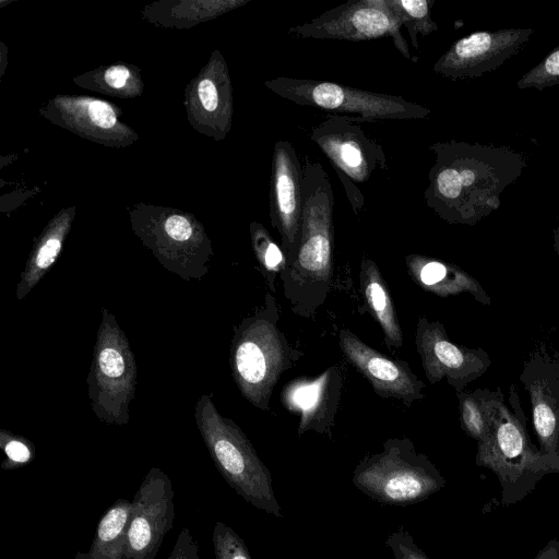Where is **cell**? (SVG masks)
Instances as JSON below:
<instances>
[{
	"mask_svg": "<svg viewBox=\"0 0 559 559\" xmlns=\"http://www.w3.org/2000/svg\"><path fill=\"white\" fill-rule=\"evenodd\" d=\"M385 545L391 550L393 559H430L403 527L390 534Z\"/></svg>",
	"mask_w": 559,
	"mask_h": 559,
	"instance_id": "cell-26",
	"label": "cell"
},
{
	"mask_svg": "<svg viewBox=\"0 0 559 559\" xmlns=\"http://www.w3.org/2000/svg\"><path fill=\"white\" fill-rule=\"evenodd\" d=\"M276 299L265 294L264 304L234 328L230 369L242 396L253 406L267 411L280 376L301 356L277 326Z\"/></svg>",
	"mask_w": 559,
	"mask_h": 559,
	"instance_id": "cell-3",
	"label": "cell"
},
{
	"mask_svg": "<svg viewBox=\"0 0 559 559\" xmlns=\"http://www.w3.org/2000/svg\"><path fill=\"white\" fill-rule=\"evenodd\" d=\"M251 237L257 260L271 290H274L276 276L286 269V255L262 225L257 223L251 225Z\"/></svg>",
	"mask_w": 559,
	"mask_h": 559,
	"instance_id": "cell-22",
	"label": "cell"
},
{
	"mask_svg": "<svg viewBox=\"0 0 559 559\" xmlns=\"http://www.w3.org/2000/svg\"><path fill=\"white\" fill-rule=\"evenodd\" d=\"M343 379L336 367L316 378H297L281 393L283 405L300 415L298 435L308 430L328 433L334 424Z\"/></svg>",
	"mask_w": 559,
	"mask_h": 559,
	"instance_id": "cell-16",
	"label": "cell"
},
{
	"mask_svg": "<svg viewBox=\"0 0 559 559\" xmlns=\"http://www.w3.org/2000/svg\"><path fill=\"white\" fill-rule=\"evenodd\" d=\"M264 85L277 96L301 106L319 108L352 121L417 120L431 110L401 96L369 92L338 83L278 76Z\"/></svg>",
	"mask_w": 559,
	"mask_h": 559,
	"instance_id": "cell-6",
	"label": "cell"
},
{
	"mask_svg": "<svg viewBox=\"0 0 559 559\" xmlns=\"http://www.w3.org/2000/svg\"><path fill=\"white\" fill-rule=\"evenodd\" d=\"M95 416L107 425H126L134 397L136 364L130 343L115 316L102 309L93 359L86 379Z\"/></svg>",
	"mask_w": 559,
	"mask_h": 559,
	"instance_id": "cell-7",
	"label": "cell"
},
{
	"mask_svg": "<svg viewBox=\"0 0 559 559\" xmlns=\"http://www.w3.org/2000/svg\"><path fill=\"white\" fill-rule=\"evenodd\" d=\"M429 150L435 163L424 201L450 224L475 225L497 210L500 193L525 167L523 155L509 147L450 140Z\"/></svg>",
	"mask_w": 559,
	"mask_h": 559,
	"instance_id": "cell-1",
	"label": "cell"
},
{
	"mask_svg": "<svg viewBox=\"0 0 559 559\" xmlns=\"http://www.w3.org/2000/svg\"><path fill=\"white\" fill-rule=\"evenodd\" d=\"M485 392L486 389L456 392L461 428L476 442L485 440L489 432L485 412Z\"/></svg>",
	"mask_w": 559,
	"mask_h": 559,
	"instance_id": "cell-21",
	"label": "cell"
},
{
	"mask_svg": "<svg viewBox=\"0 0 559 559\" xmlns=\"http://www.w3.org/2000/svg\"><path fill=\"white\" fill-rule=\"evenodd\" d=\"M405 263L413 281L429 293L440 297L466 293L483 305L491 304L481 284L455 264L421 254L405 257Z\"/></svg>",
	"mask_w": 559,
	"mask_h": 559,
	"instance_id": "cell-17",
	"label": "cell"
},
{
	"mask_svg": "<svg viewBox=\"0 0 559 559\" xmlns=\"http://www.w3.org/2000/svg\"><path fill=\"white\" fill-rule=\"evenodd\" d=\"M166 235L176 242H186L192 237V225L183 216L174 215L165 222Z\"/></svg>",
	"mask_w": 559,
	"mask_h": 559,
	"instance_id": "cell-28",
	"label": "cell"
},
{
	"mask_svg": "<svg viewBox=\"0 0 559 559\" xmlns=\"http://www.w3.org/2000/svg\"><path fill=\"white\" fill-rule=\"evenodd\" d=\"M485 412L489 432L477 442V466L493 472L501 486V503L511 506L528 496L548 475L549 459L530 438L526 417L514 385L504 394L486 388Z\"/></svg>",
	"mask_w": 559,
	"mask_h": 559,
	"instance_id": "cell-2",
	"label": "cell"
},
{
	"mask_svg": "<svg viewBox=\"0 0 559 559\" xmlns=\"http://www.w3.org/2000/svg\"><path fill=\"white\" fill-rule=\"evenodd\" d=\"M194 418L210 456L225 481L257 509L282 518L271 473L242 430L231 419L223 417L206 394L199 397Z\"/></svg>",
	"mask_w": 559,
	"mask_h": 559,
	"instance_id": "cell-4",
	"label": "cell"
},
{
	"mask_svg": "<svg viewBox=\"0 0 559 559\" xmlns=\"http://www.w3.org/2000/svg\"><path fill=\"white\" fill-rule=\"evenodd\" d=\"M0 443L7 456L1 463L2 469H15L32 461L33 449L28 440L2 430L0 433Z\"/></svg>",
	"mask_w": 559,
	"mask_h": 559,
	"instance_id": "cell-25",
	"label": "cell"
},
{
	"mask_svg": "<svg viewBox=\"0 0 559 559\" xmlns=\"http://www.w3.org/2000/svg\"><path fill=\"white\" fill-rule=\"evenodd\" d=\"M390 5L396 12L402 26H405L412 45L417 49V36H427L438 29L432 20L430 8L435 0H389Z\"/></svg>",
	"mask_w": 559,
	"mask_h": 559,
	"instance_id": "cell-20",
	"label": "cell"
},
{
	"mask_svg": "<svg viewBox=\"0 0 559 559\" xmlns=\"http://www.w3.org/2000/svg\"><path fill=\"white\" fill-rule=\"evenodd\" d=\"M131 502L117 499L102 516L90 549L74 559H126Z\"/></svg>",
	"mask_w": 559,
	"mask_h": 559,
	"instance_id": "cell-18",
	"label": "cell"
},
{
	"mask_svg": "<svg viewBox=\"0 0 559 559\" xmlns=\"http://www.w3.org/2000/svg\"><path fill=\"white\" fill-rule=\"evenodd\" d=\"M352 480L371 499L392 506L423 501L445 486L439 469L407 438L388 439L381 452L361 459Z\"/></svg>",
	"mask_w": 559,
	"mask_h": 559,
	"instance_id": "cell-5",
	"label": "cell"
},
{
	"mask_svg": "<svg viewBox=\"0 0 559 559\" xmlns=\"http://www.w3.org/2000/svg\"><path fill=\"white\" fill-rule=\"evenodd\" d=\"M338 341L344 356L381 397L399 400L407 405L425 397V383L407 362L390 359L346 329L340 331Z\"/></svg>",
	"mask_w": 559,
	"mask_h": 559,
	"instance_id": "cell-15",
	"label": "cell"
},
{
	"mask_svg": "<svg viewBox=\"0 0 559 559\" xmlns=\"http://www.w3.org/2000/svg\"><path fill=\"white\" fill-rule=\"evenodd\" d=\"M198 93L203 107L209 111H214L218 105V93L214 83L205 79L201 81Z\"/></svg>",
	"mask_w": 559,
	"mask_h": 559,
	"instance_id": "cell-30",
	"label": "cell"
},
{
	"mask_svg": "<svg viewBox=\"0 0 559 559\" xmlns=\"http://www.w3.org/2000/svg\"><path fill=\"white\" fill-rule=\"evenodd\" d=\"M534 559H559V540L557 538L549 540Z\"/></svg>",
	"mask_w": 559,
	"mask_h": 559,
	"instance_id": "cell-32",
	"label": "cell"
},
{
	"mask_svg": "<svg viewBox=\"0 0 559 559\" xmlns=\"http://www.w3.org/2000/svg\"><path fill=\"white\" fill-rule=\"evenodd\" d=\"M88 115L96 126L105 129L111 128L116 123V116L112 108L102 100H94L90 104Z\"/></svg>",
	"mask_w": 559,
	"mask_h": 559,
	"instance_id": "cell-29",
	"label": "cell"
},
{
	"mask_svg": "<svg viewBox=\"0 0 559 559\" xmlns=\"http://www.w3.org/2000/svg\"><path fill=\"white\" fill-rule=\"evenodd\" d=\"M168 559H200L199 546L188 527H183Z\"/></svg>",
	"mask_w": 559,
	"mask_h": 559,
	"instance_id": "cell-27",
	"label": "cell"
},
{
	"mask_svg": "<svg viewBox=\"0 0 559 559\" xmlns=\"http://www.w3.org/2000/svg\"><path fill=\"white\" fill-rule=\"evenodd\" d=\"M415 344L427 380L432 384L445 380L455 392L463 391L491 365L486 350L453 343L440 321L426 317L417 322Z\"/></svg>",
	"mask_w": 559,
	"mask_h": 559,
	"instance_id": "cell-10",
	"label": "cell"
},
{
	"mask_svg": "<svg viewBox=\"0 0 559 559\" xmlns=\"http://www.w3.org/2000/svg\"><path fill=\"white\" fill-rule=\"evenodd\" d=\"M360 287L373 317L383 331L386 346L394 348L402 346L403 335L390 290L379 267L368 258L361 261Z\"/></svg>",
	"mask_w": 559,
	"mask_h": 559,
	"instance_id": "cell-19",
	"label": "cell"
},
{
	"mask_svg": "<svg viewBox=\"0 0 559 559\" xmlns=\"http://www.w3.org/2000/svg\"><path fill=\"white\" fill-rule=\"evenodd\" d=\"M129 71L122 66L109 68L105 73V81L112 87H122L129 78Z\"/></svg>",
	"mask_w": 559,
	"mask_h": 559,
	"instance_id": "cell-31",
	"label": "cell"
},
{
	"mask_svg": "<svg viewBox=\"0 0 559 559\" xmlns=\"http://www.w3.org/2000/svg\"><path fill=\"white\" fill-rule=\"evenodd\" d=\"M212 540L215 559H252L243 539L221 521L214 525Z\"/></svg>",
	"mask_w": 559,
	"mask_h": 559,
	"instance_id": "cell-24",
	"label": "cell"
},
{
	"mask_svg": "<svg viewBox=\"0 0 559 559\" xmlns=\"http://www.w3.org/2000/svg\"><path fill=\"white\" fill-rule=\"evenodd\" d=\"M555 85H559V46L554 48L516 82V86L521 90L536 88L542 91Z\"/></svg>",
	"mask_w": 559,
	"mask_h": 559,
	"instance_id": "cell-23",
	"label": "cell"
},
{
	"mask_svg": "<svg viewBox=\"0 0 559 559\" xmlns=\"http://www.w3.org/2000/svg\"><path fill=\"white\" fill-rule=\"evenodd\" d=\"M548 473L549 474H559V451L557 454L549 460L548 463Z\"/></svg>",
	"mask_w": 559,
	"mask_h": 559,
	"instance_id": "cell-33",
	"label": "cell"
},
{
	"mask_svg": "<svg viewBox=\"0 0 559 559\" xmlns=\"http://www.w3.org/2000/svg\"><path fill=\"white\" fill-rule=\"evenodd\" d=\"M304 170L294 145L286 140L274 144L271 164L270 217L287 261L300 234Z\"/></svg>",
	"mask_w": 559,
	"mask_h": 559,
	"instance_id": "cell-14",
	"label": "cell"
},
{
	"mask_svg": "<svg viewBox=\"0 0 559 559\" xmlns=\"http://www.w3.org/2000/svg\"><path fill=\"white\" fill-rule=\"evenodd\" d=\"M533 34L531 27L472 33L454 41L432 71L452 81L480 78L516 55Z\"/></svg>",
	"mask_w": 559,
	"mask_h": 559,
	"instance_id": "cell-11",
	"label": "cell"
},
{
	"mask_svg": "<svg viewBox=\"0 0 559 559\" xmlns=\"http://www.w3.org/2000/svg\"><path fill=\"white\" fill-rule=\"evenodd\" d=\"M310 139L331 160L337 176L355 183L366 182L376 170L389 169L382 146L348 118L330 115L312 129Z\"/></svg>",
	"mask_w": 559,
	"mask_h": 559,
	"instance_id": "cell-12",
	"label": "cell"
},
{
	"mask_svg": "<svg viewBox=\"0 0 559 559\" xmlns=\"http://www.w3.org/2000/svg\"><path fill=\"white\" fill-rule=\"evenodd\" d=\"M520 381L530 395L539 451L549 460L559 451V354L539 342L524 361Z\"/></svg>",
	"mask_w": 559,
	"mask_h": 559,
	"instance_id": "cell-13",
	"label": "cell"
},
{
	"mask_svg": "<svg viewBox=\"0 0 559 559\" xmlns=\"http://www.w3.org/2000/svg\"><path fill=\"white\" fill-rule=\"evenodd\" d=\"M554 248H555L556 252L559 254V225L556 228L555 234H554Z\"/></svg>",
	"mask_w": 559,
	"mask_h": 559,
	"instance_id": "cell-34",
	"label": "cell"
},
{
	"mask_svg": "<svg viewBox=\"0 0 559 559\" xmlns=\"http://www.w3.org/2000/svg\"><path fill=\"white\" fill-rule=\"evenodd\" d=\"M402 27L389 0H350L324 11L310 22L290 27L288 34L298 38L348 41L390 37L395 48L408 59L409 49Z\"/></svg>",
	"mask_w": 559,
	"mask_h": 559,
	"instance_id": "cell-8",
	"label": "cell"
},
{
	"mask_svg": "<svg viewBox=\"0 0 559 559\" xmlns=\"http://www.w3.org/2000/svg\"><path fill=\"white\" fill-rule=\"evenodd\" d=\"M174 498L168 475L152 467L131 501L126 559H155L174 526Z\"/></svg>",
	"mask_w": 559,
	"mask_h": 559,
	"instance_id": "cell-9",
	"label": "cell"
}]
</instances>
